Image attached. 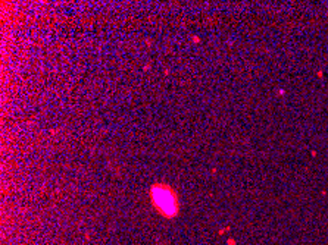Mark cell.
<instances>
[{
  "label": "cell",
  "instance_id": "obj_1",
  "mask_svg": "<svg viewBox=\"0 0 328 245\" xmlns=\"http://www.w3.org/2000/svg\"><path fill=\"white\" fill-rule=\"evenodd\" d=\"M153 205L166 217H172L178 211V198L175 191L165 184H156L150 189Z\"/></svg>",
  "mask_w": 328,
  "mask_h": 245
}]
</instances>
